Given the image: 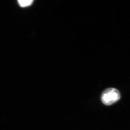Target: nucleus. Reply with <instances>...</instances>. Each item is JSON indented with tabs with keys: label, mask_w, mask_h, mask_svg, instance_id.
<instances>
[{
	"label": "nucleus",
	"mask_w": 130,
	"mask_h": 130,
	"mask_svg": "<svg viewBox=\"0 0 130 130\" xmlns=\"http://www.w3.org/2000/svg\"><path fill=\"white\" fill-rule=\"evenodd\" d=\"M121 98V94L119 90L113 88L104 90L101 95L102 103L105 105L110 106L119 101Z\"/></svg>",
	"instance_id": "f257e3e1"
},
{
	"label": "nucleus",
	"mask_w": 130,
	"mask_h": 130,
	"mask_svg": "<svg viewBox=\"0 0 130 130\" xmlns=\"http://www.w3.org/2000/svg\"><path fill=\"white\" fill-rule=\"evenodd\" d=\"M33 2L32 1L27 0V1H18V3L20 6L22 7H26L29 6Z\"/></svg>",
	"instance_id": "f03ea898"
}]
</instances>
